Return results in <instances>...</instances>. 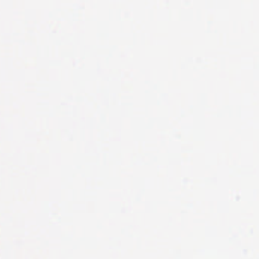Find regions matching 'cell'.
<instances>
[]
</instances>
